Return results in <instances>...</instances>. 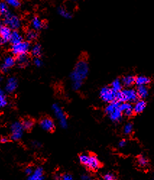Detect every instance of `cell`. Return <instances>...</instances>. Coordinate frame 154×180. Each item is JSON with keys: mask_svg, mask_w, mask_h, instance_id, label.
<instances>
[{"mask_svg": "<svg viewBox=\"0 0 154 180\" xmlns=\"http://www.w3.org/2000/svg\"><path fill=\"white\" fill-rule=\"evenodd\" d=\"M116 92H115L111 88L104 87L100 91L101 98L105 102L111 103V102L116 100Z\"/></svg>", "mask_w": 154, "mask_h": 180, "instance_id": "5b68a950", "label": "cell"}, {"mask_svg": "<svg viewBox=\"0 0 154 180\" xmlns=\"http://www.w3.org/2000/svg\"><path fill=\"white\" fill-rule=\"evenodd\" d=\"M8 141V138L7 137H2L1 138V142H2V143H5V142H7Z\"/></svg>", "mask_w": 154, "mask_h": 180, "instance_id": "60d3db41", "label": "cell"}, {"mask_svg": "<svg viewBox=\"0 0 154 180\" xmlns=\"http://www.w3.org/2000/svg\"><path fill=\"white\" fill-rule=\"evenodd\" d=\"M52 109L54 111V113L55 114L56 119L59 120V124L61 125L62 128H66L67 126V117L65 114L62 111V109H61V107L59 106L57 104H54L52 106Z\"/></svg>", "mask_w": 154, "mask_h": 180, "instance_id": "8992f818", "label": "cell"}, {"mask_svg": "<svg viewBox=\"0 0 154 180\" xmlns=\"http://www.w3.org/2000/svg\"><path fill=\"white\" fill-rule=\"evenodd\" d=\"M5 2L12 8H19L20 6V0H5Z\"/></svg>", "mask_w": 154, "mask_h": 180, "instance_id": "f546056e", "label": "cell"}, {"mask_svg": "<svg viewBox=\"0 0 154 180\" xmlns=\"http://www.w3.org/2000/svg\"><path fill=\"white\" fill-rule=\"evenodd\" d=\"M125 145H126V141L124 140H121L119 142V147H121V148H122V147H124V146H125Z\"/></svg>", "mask_w": 154, "mask_h": 180, "instance_id": "f35d334b", "label": "cell"}, {"mask_svg": "<svg viewBox=\"0 0 154 180\" xmlns=\"http://www.w3.org/2000/svg\"><path fill=\"white\" fill-rule=\"evenodd\" d=\"M137 162H138V164L140 166H146L147 164H148V160L144 156H140L138 158V160H137Z\"/></svg>", "mask_w": 154, "mask_h": 180, "instance_id": "d6a6232c", "label": "cell"}, {"mask_svg": "<svg viewBox=\"0 0 154 180\" xmlns=\"http://www.w3.org/2000/svg\"><path fill=\"white\" fill-rule=\"evenodd\" d=\"M79 159L81 164H83V165L86 166L88 169H91V170H97L101 166L98 159L96 158V156H93V155L83 153V154L80 155Z\"/></svg>", "mask_w": 154, "mask_h": 180, "instance_id": "7a4b0ae2", "label": "cell"}, {"mask_svg": "<svg viewBox=\"0 0 154 180\" xmlns=\"http://www.w3.org/2000/svg\"><path fill=\"white\" fill-rule=\"evenodd\" d=\"M150 82V80L146 76H138L135 78V83L137 86H146Z\"/></svg>", "mask_w": 154, "mask_h": 180, "instance_id": "7402d4cb", "label": "cell"}, {"mask_svg": "<svg viewBox=\"0 0 154 180\" xmlns=\"http://www.w3.org/2000/svg\"><path fill=\"white\" fill-rule=\"evenodd\" d=\"M28 180H44L43 169L38 167L35 169L33 174L28 178Z\"/></svg>", "mask_w": 154, "mask_h": 180, "instance_id": "2e32d148", "label": "cell"}, {"mask_svg": "<svg viewBox=\"0 0 154 180\" xmlns=\"http://www.w3.org/2000/svg\"><path fill=\"white\" fill-rule=\"evenodd\" d=\"M82 86V82H73L72 83V88L74 90H79Z\"/></svg>", "mask_w": 154, "mask_h": 180, "instance_id": "e575fe53", "label": "cell"}, {"mask_svg": "<svg viewBox=\"0 0 154 180\" xmlns=\"http://www.w3.org/2000/svg\"><path fill=\"white\" fill-rule=\"evenodd\" d=\"M109 116L112 121L119 122L122 117V112L120 110L119 107V108L115 109L114 112H111Z\"/></svg>", "mask_w": 154, "mask_h": 180, "instance_id": "d6986e66", "label": "cell"}, {"mask_svg": "<svg viewBox=\"0 0 154 180\" xmlns=\"http://www.w3.org/2000/svg\"><path fill=\"white\" fill-rule=\"evenodd\" d=\"M40 125L43 130L47 132H51L54 130V121L48 116H45L41 119Z\"/></svg>", "mask_w": 154, "mask_h": 180, "instance_id": "9c48e42d", "label": "cell"}, {"mask_svg": "<svg viewBox=\"0 0 154 180\" xmlns=\"http://www.w3.org/2000/svg\"><path fill=\"white\" fill-rule=\"evenodd\" d=\"M31 45L28 40H23L20 43L14 44L11 46V52L12 54L15 56L20 55V54H27L29 52Z\"/></svg>", "mask_w": 154, "mask_h": 180, "instance_id": "277c9868", "label": "cell"}, {"mask_svg": "<svg viewBox=\"0 0 154 180\" xmlns=\"http://www.w3.org/2000/svg\"><path fill=\"white\" fill-rule=\"evenodd\" d=\"M12 29L10 27H8L6 25H2L0 27V42H1L2 45L8 43L10 41V37L12 34Z\"/></svg>", "mask_w": 154, "mask_h": 180, "instance_id": "ba28073f", "label": "cell"}, {"mask_svg": "<svg viewBox=\"0 0 154 180\" xmlns=\"http://www.w3.org/2000/svg\"><path fill=\"white\" fill-rule=\"evenodd\" d=\"M119 109L122 113H124V114L127 116H132L134 113V109L130 103H127V102H124V103L120 104Z\"/></svg>", "mask_w": 154, "mask_h": 180, "instance_id": "7c38bea8", "label": "cell"}, {"mask_svg": "<svg viewBox=\"0 0 154 180\" xmlns=\"http://www.w3.org/2000/svg\"><path fill=\"white\" fill-rule=\"evenodd\" d=\"M146 103L143 100H140L136 101L135 104L133 106L134 112L136 114H139V113L143 112L144 109H146Z\"/></svg>", "mask_w": 154, "mask_h": 180, "instance_id": "ac0fdd59", "label": "cell"}, {"mask_svg": "<svg viewBox=\"0 0 154 180\" xmlns=\"http://www.w3.org/2000/svg\"><path fill=\"white\" fill-rule=\"evenodd\" d=\"M10 11H9L8 9V4L5 2H1V3H0V13H1V15L5 16Z\"/></svg>", "mask_w": 154, "mask_h": 180, "instance_id": "f1b7e54d", "label": "cell"}, {"mask_svg": "<svg viewBox=\"0 0 154 180\" xmlns=\"http://www.w3.org/2000/svg\"><path fill=\"white\" fill-rule=\"evenodd\" d=\"M119 106H120L119 102L117 101V100H114V101L111 102V103L109 104L107 107H106L105 112L107 114H109H109H110L111 112H114L115 109L119 108Z\"/></svg>", "mask_w": 154, "mask_h": 180, "instance_id": "ffe728a7", "label": "cell"}, {"mask_svg": "<svg viewBox=\"0 0 154 180\" xmlns=\"http://www.w3.org/2000/svg\"><path fill=\"white\" fill-rule=\"evenodd\" d=\"M16 62H17V64L20 67H21V68L26 67V65L28 64V62H29V58H28L27 54H20V55L17 56Z\"/></svg>", "mask_w": 154, "mask_h": 180, "instance_id": "e0dca14e", "label": "cell"}, {"mask_svg": "<svg viewBox=\"0 0 154 180\" xmlns=\"http://www.w3.org/2000/svg\"><path fill=\"white\" fill-rule=\"evenodd\" d=\"M3 22L5 25L8 26L12 30H18L22 26L20 19L17 15H13L11 12H9L5 16H4Z\"/></svg>", "mask_w": 154, "mask_h": 180, "instance_id": "3957f363", "label": "cell"}, {"mask_svg": "<svg viewBox=\"0 0 154 180\" xmlns=\"http://www.w3.org/2000/svg\"><path fill=\"white\" fill-rule=\"evenodd\" d=\"M88 73V64L84 59H80L75 64L70 77L73 82H83Z\"/></svg>", "mask_w": 154, "mask_h": 180, "instance_id": "6da1fadb", "label": "cell"}, {"mask_svg": "<svg viewBox=\"0 0 154 180\" xmlns=\"http://www.w3.org/2000/svg\"><path fill=\"white\" fill-rule=\"evenodd\" d=\"M26 173L27 174H28V175H31V174L33 173V171L31 167H27V168L26 169Z\"/></svg>", "mask_w": 154, "mask_h": 180, "instance_id": "74e56055", "label": "cell"}, {"mask_svg": "<svg viewBox=\"0 0 154 180\" xmlns=\"http://www.w3.org/2000/svg\"><path fill=\"white\" fill-rule=\"evenodd\" d=\"M8 104V100L6 99V96L2 91H0V106L5 107Z\"/></svg>", "mask_w": 154, "mask_h": 180, "instance_id": "4dcf8cb0", "label": "cell"}, {"mask_svg": "<svg viewBox=\"0 0 154 180\" xmlns=\"http://www.w3.org/2000/svg\"><path fill=\"white\" fill-rule=\"evenodd\" d=\"M24 128L23 124L18 122L13 123L11 126V138L13 140H18L22 137Z\"/></svg>", "mask_w": 154, "mask_h": 180, "instance_id": "52a82bcc", "label": "cell"}, {"mask_svg": "<svg viewBox=\"0 0 154 180\" xmlns=\"http://www.w3.org/2000/svg\"><path fill=\"white\" fill-rule=\"evenodd\" d=\"M122 84L127 87H130L132 86L134 82H135V77L132 76V75H127V76L124 77L122 80Z\"/></svg>", "mask_w": 154, "mask_h": 180, "instance_id": "44dd1931", "label": "cell"}, {"mask_svg": "<svg viewBox=\"0 0 154 180\" xmlns=\"http://www.w3.org/2000/svg\"><path fill=\"white\" fill-rule=\"evenodd\" d=\"M23 41V36L17 30H13L12 32L11 37H10V42L12 45L17 44Z\"/></svg>", "mask_w": 154, "mask_h": 180, "instance_id": "4fadbf2b", "label": "cell"}, {"mask_svg": "<svg viewBox=\"0 0 154 180\" xmlns=\"http://www.w3.org/2000/svg\"><path fill=\"white\" fill-rule=\"evenodd\" d=\"M24 130H29L33 128V121L30 118H26L22 122Z\"/></svg>", "mask_w": 154, "mask_h": 180, "instance_id": "83f0119b", "label": "cell"}, {"mask_svg": "<svg viewBox=\"0 0 154 180\" xmlns=\"http://www.w3.org/2000/svg\"><path fill=\"white\" fill-rule=\"evenodd\" d=\"M81 178H82V180H91V178L88 174H83Z\"/></svg>", "mask_w": 154, "mask_h": 180, "instance_id": "ab89813d", "label": "cell"}, {"mask_svg": "<svg viewBox=\"0 0 154 180\" xmlns=\"http://www.w3.org/2000/svg\"><path fill=\"white\" fill-rule=\"evenodd\" d=\"M33 63L36 67H41L42 65V61L38 56H36L33 59Z\"/></svg>", "mask_w": 154, "mask_h": 180, "instance_id": "836d02e7", "label": "cell"}, {"mask_svg": "<svg viewBox=\"0 0 154 180\" xmlns=\"http://www.w3.org/2000/svg\"><path fill=\"white\" fill-rule=\"evenodd\" d=\"M31 26L33 30L35 31H40L41 29H42L44 26H45V23L42 21L38 17H33L31 20Z\"/></svg>", "mask_w": 154, "mask_h": 180, "instance_id": "9a60e30c", "label": "cell"}, {"mask_svg": "<svg viewBox=\"0 0 154 180\" xmlns=\"http://www.w3.org/2000/svg\"><path fill=\"white\" fill-rule=\"evenodd\" d=\"M41 54V47L40 44H35L31 49V54L36 57V56H39Z\"/></svg>", "mask_w": 154, "mask_h": 180, "instance_id": "4316f807", "label": "cell"}, {"mask_svg": "<svg viewBox=\"0 0 154 180\" xmlns=\"http://www.w3.org/2000/svg\"><path fill=\"white\" fill-rule=\"evenodd\" d=\"M104 180H116L112 174H107L104 176Z\"/></svg>", "mask_w": 154, "mask_h": 180, "instance_id": "d590c367", "label": "cell"}, {"mask_svg": "<svg viewBox=\"0 0 154 180\" xmlns=\"http://www.w3.org/2000/svg\"><path fill=\"white\" fill-rule=\"evenodd\" d=\"M132 130H133V126L131 123H128L125 126L124 128V133L125 135H130L131 132H132Z\"/></svg>", "mask_w": 154, "mask_h": 180, "instance_id": "1f68e13d", "label": "cell"}, {"mask_svg": "<svg viewBox=\"0 0 154 180\" xmlns=\"http://www.w3.org/2000/svg\"><path fill=\"white\" fill-rule=\"evenodd\" d=\"M26 36L28 41H30V40H34L38 37V33H36V31H35V30H28L27 32H26Z\"/></svg>", "mask_w": 154, "mask_h": 180, "instance_id": "484cf974", "label": "cell"}, {"mask_svg": "<svg viewBox=\"0 0 154 180\" xmlns=\"http://www.w3.org/2000/svg\"><path fill=\"white\" fill-rule=\"evenodd\" d=\"M17 81L16 80V78L14 77H11L10 78H8V81H7L5 90H6L7 92L12 93L13 91H15V89L17 88Z\"/></svg>", "mask_w": 154, "mask_h": 180, "instance_id": "5bb4252c", "label": "cell"}, {"mask_svg": "<svg viewBox=\"0 0 154 180\" xmlns=\"http://www.w3.org/2000/svg\"><path fill=\"white\" fill-rule=\"evenodd\" d=\"M16 63V59L14 58V56L8 55L5 56L4 59V62H3V64L1 66V70L2 72H5L8 70L9 68H12Z\"/></svg>", "mask_w": 154, "mask_h": 180, "instance_id": "8fae6325", "label": "cell"}, {"mask_svg": "<svg viewBox=\"0 0 154 180\" xmlns=\"http://www.w3.org/2000/svg\"><path fill=\"white\" fill-rule=\"evenodd\" d=\"M122 82L119 79H116L111 83V88L115 91V92H119L122 91Z\"/></svg>", "mask_w": 154, "mask_h": 180, "instance_id": "cb8c5ba5", "label": "cell"}, {"mask_svg": "<svg viewBox=\"0 0 154 180\" xmlns=\"http://www.w3.org/2000/svg\"><path fill=\"white\" fill-rule=\"evenodd\" d=\"M125 95V100L126 102H135L137 100L138 95H137V91L132 89V88H128V89H125L122 91Z\"/></svg>", "mask_w": 154, "mask_h": 180, "instance_id": "30bf717a", "label": "cell"}, {"mask_svg": "<svg viewBox=\"0 0 154 180\" xmlns=\"http://www.w3.org/2000/svg\"><path fill=\"white\" fill-rule=\"evenodd\" d=\"M72 1H77V0H72Z\"/></svg>", "mask_w": 154, "mask_h": 180, "instance_id": "b9f144b4", "label": "cell"}, {"mask_svg": "<svg viewBox=\"0 0 154 180\" xmlns=\"http://www.w3.org/2000/svg\"><path fill=\"white\" fill-rule=\"evenodd\" d=\"M58 13H59V15H61L62 17H64V18L66 19H71L72 18V14L70 13L68 10H67L66 9L64 8H59L57 10Z\"/></svg>", "mask_w": 154, "mask_h": 180, "instance_id": "d4e9b609", "label": "cell"}, {"mask_svg": "<svg viewBox=\"0 0 154 180\" xmlns=\"http://www.w3.org/2000/svg\"><path fill=\"white\" fill-rule=\"evenodd\" d=\"M137 95L140 98H145L148 95V90L146 86H140L137 87Z\"/></svg>", "mask_w": 154, "mask_h": 180, "instance_id": "603a6c76", "label": "cell"}, {"mask_svg": "<svg viewBox=\"0 0 154 180\" xmlns=\"http://www.w3.org/2000/svg\"><path fill=\"white\" fill-rule=\"evenodd\" d=\"M62 180H73V179H72V176L70 175V174H64V175L62 176Z\"/></svg>", "mask_w": 154, "mask_h": 180, "instance_id": "8d00e7d4", "label": "cell"}]
</instances>
